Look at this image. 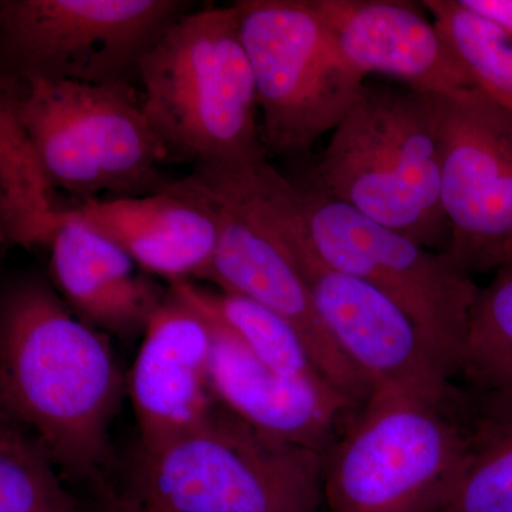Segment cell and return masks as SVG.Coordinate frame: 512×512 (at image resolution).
<instances>
[{"label": "cell", "instance_id": "7402d4cb", "mask_svg": "<svg viewBox=\"0 0 512 512\" xmlns=\"http://www.w3.org/2000/svg\"><path fill=\"white\" fill-rule=\"evenodd\" d=\"M0 512H93L63 485L45 448L12 423L0 430Z\"/></svg>", "mask_w": 512, "mask_h": 512}, {"label": "cell", "instance_id": "2e32d148", "mask_svg": "<svg viewBox=\"0 0 512 512\" xmlns=\"http://www.w3.org/2000/svg\"><path fill=\"white\" fill-rule=\"evenodd\" d=\"M73 211L148 274L171 284L207 279L220 224L214 205L190 177L140 197L83 201Z\"/></svg>", "mask_w": 512, "mask_h": 512}, {"label": "cell", "instance_id": "d4e9b609", "mask_svg": "<svg viewBox=\"0 0 512 512\" xmlns=\"http://www.w3.org/2000/svg\"><path fill=\"white\" fill-rule=\"evenodd\" d=\"M97 511L93 512H153L144 510L138 505L130 503L126 498L121 497L114 485L104 488L96 493Z\"/></svg>", "mask_w": 512, "mask_h": 512}, {"label": "cell", "instance_id": "52a82bcc", "mask_svg": "<svg viewBox=\"0 0 512 512\" xmlns=\"http://www.w3.org/2000/svg\"><path fill=\"white\" fill-rule=\"evenodd\" d=\"M37 151L53 190L97 200L140 197L171 183L167 161L134 84L28 82L0 84Z\"/></svg>", "mask_w": 512, "mask_h": 512}, {"label": "cell", "instance_id": "5b68a950", "mask_svg": "<svg viewBox=\"0 0 512 512\" xmlns=\"http://www.w3.org/2000/svg\"><path fill=\"white\" fill-rule=\"evenodd\" d=\"M473 417L448 402L377 386L325 453L330 512H439L466 476Z\"/></svg>", "mask_w": 512, "mask_h": 512}, {"label": "cell", "instance_id": "30bf717a", "mask_svg": "<svg viewBox=\"0 0 512 512\" xmlns=\"http://www.w3.org/2000/svg\"><path fill=\"white\" fill-rule=\"evenodd\" d=\"M298 191L316 255L397 303L454 379L478 292L473 278L443 252L377 224L309 184Z\"/></svg>", "mask_w": 512, "mask_h": 512}, {"label": "cell", "instance_id": "277c9868", "mask_svg": "<svg viewBox=\"0 0 512 512\" xmlns=\"http://www.w3.org/2000/svg\"><path fill=\"white\" fill-rule=\"evenodd\" d=\"M188 177L212 202L220 224L208 281L291 323L326 379L357 406L366 403L372 384L330 336L288 244L302 214L298 187L266 157L194 165Z\"/></svg>", "mask_w": 512, "mask_h": 512}, {"label": "cell", "instance_id": "603a6c76", "mask_svg": "<svg viewBox=\"0 0 512 512\" xmlns=\"http://www.w3.org/2000/svg\"><path fill=\"white\" fill-rule=\"evenodd\" d=\"M471 416L466 476L439 512H512V407Z\"/></svg>", "mask_w": 512, "mask_h": 512}, {"label": "cell", "instance_id": "5bb4252c", "mask_svg": "<svg viewBox=\"0 0 512 512\" xmlns=\"http://www.w3.org/2000/svg\"><path fill=\"white\" fill-rule=\"evenodd\" d=\"M212 333L210 384L215 400L256 430L325 454L360 409L330 386L289 379L266 366L234 330L200 305Z\"/></svg>", "mask_w": 512, "mask_h": 512}, {"label": "cell", "instance_id": "ba28073f", "mask_svg": "<svg viewBox=\"0 0 512 512\" xmlns=\"http://www.w3.org/2000/svg\"><path fill=\"white\" fill-rule=\"evenodd\" d=\"M266 154H302L342 123L366 76L340 53L312 0H239Z\"/></svg>", "mask_w": 512, "mask_h": 512}, {"label": "cell", "instance_id": "6da1fadb", "mask_svg": "<svg viewBox=\"0 0 512 512\" xmlns=\"http://www.w3.org/2000/svg\"><path fill=\"white\" fill-rule=\"evenodd\" d=\"M123 382L107 335L77 318L33 275L5 282L0 298V404L26 427L64 480L111 484L110 426Z\"/></svg>", "mask_w": 512, "mask_h": 512}, {"label": "cell", "instance_id": "8992f818", "mask_svg": "<svg viewBox=\"0 0 512 512\" xmlns=\"http://www.w3.org/2000/svg\"><path fill=\"white\" fill-rule=\"evenodd\" d=\"M325 454L285 443L217 403L140 460L119 490L153 512H319Z\"/></svg>", "mask_w": 512, "mask_h": 512}, {"label": "cell", "instance_id": "8fae6325", "mask_svg": "<svg viewBox=\"0 0 512 512\" xmlns=\"http://www.w3.org/2000/svg\"><path fill=\"white\" fill-rule=\"evenodd\" d=\"M444 255L466 275L512 262V116L483 90L439 96Z\"/></svg>", "mask_w": 512, "mask_h": 512}, {"label": "cell", "instance_id": "9a60e30c", "mask_svg": "<svg viewBox=\"0 0 512 512\" xmlns=\"http://www.w3.org/2000/svg\"><path fill=\"white\" fill-rule=\"evenodd\" d=\"M340 53L357 72L386 74L437 96L477 87L447 40L416 3L312 0Z\"/></svg>", "mask_w": 512, "mask_h": 512}, {"label": "cell", "instance_id": "7a4b0ae2", "mask_svg": "<svg viewBox=\"0 0 512 512\" xmlns=\"http://www.w3.org/2000/svg\"><path fill=\"white\" fill-rule=\"evenodd\" d=\"M437 94L365 84L308 178L316 190L431 251H446Z\"/></svg>", "mask_w": 512, "mask_h": 512}, {"label": "cell", "instance_id": "44dd1931", "mask_svg": "<svg viewBox=\"0 0 512 512\" xmlns=\"http://www.w3.org/2000/svg\"><path fill=\"white\" fill-rule=\"evenodd\" d=\"M478 89L512 116V37L478 18L458 0L421 3Z\"/></svg>", "mask_w": 512, "mask_h": 512}, {"label": "cell", "instance_id": "3957f363", "mask_svg": "<svg viewBox=\"0 0 512 512\" xmlns=\"http://www.w3.org/2000/svg\"><path fill=\"white\" fill-rule=\"evenodd\" d=\"M144 116L173 163L266 157L258 97L239 10H190L148 50L138 69Z\"/></svg>", "mask_w": 512, "mask_h": 512}, {"label": "cell", "instance_id": "9c48e42d", "mask_svg": "<svg viewBox=\"0 0 512 512\" xmlns=\"http://www.w3.org/2000/svg\"><path fill=\"white\" fill-rule=\"evenodd\" d=\"M191 6L181 0H2L0 84L138 83V69Z\"/></svg>", "mask_w": 512, "mask_h": 512}, {"label": "cell", "instance_id": "7c38bea8", "mask_svg": "<svg viewBox=\"0 0 512 512\" xmlns=\"http://www.w3.org/2000/svg\"><path fill=\"white\" fill-rule=\"evenodd\" d=\"M288 242L320 319L373 389L390 384L439 402L457 399L451 373L397 303L362 279L326 265L313 251L305 220Z\"/></svg>", "mask_w": 512, "mask_h": 512}, {"label": "cell", "instance_id": "d6986e66", "mask_svg": "<svg viewBox=\"0 0 512 512\" xmlns=\"http://www.w3.org/2000/svg\"><path fill=\"white\" fill-rule=\"evenodd\" d=\"M25 128L0 101V242L5 248L50 245L66 220Z\"/></svg>", "mask_w": 512, "mask_h": 512}, {"label": "cell", "instance_id": "ffe728a7", "mask_svg": "<svg viewBox=\"0 0 512 512\" xmlns=\"http://www.w3.org/2000/svg\"><path fill=\"white\" fill-rule=\"evenodd\" d=\"M192 298L222 320L259 360L279 375L293 380L333 386L291 323L261 303L231 292H212L184 281ZM336 389V387H335Z\"/></svg>", "mask_w": 512, "mask_h": 512}, {"label": "cell", "instance_id": "4fadbf2b", "mask_svg": "<svg viewBox=\"0 0 512 512\" xmlns=\"http://www.w3.org/2000/svg\"><path fill=\"white\" fill-rule=\"evenodd\" d=\"M143 336L127 386L140 451H151L197 426L218 402L210 384V323L180 285L171 284Z\"/></svg>", "mask_w": 512, "mask_h": 512}, {"label": "cell", "instance_id": "ac0fdd59", "mask_svg": "<svg viewBox=\"0 0 512 512\" xmlns=\"http://www.w3.org/2000/svg\"><path fill=\"white\" fill-rule=\"evenodd\" d=\"M453 383L471 413L512 407V262L478 288Z\"/></svg>", "mask_w": 512, "mask_h": 512}, {"label": "cell", "instance_id": "e0dca14e", "mask_svg": "<svg viewBox=\"0 0 512 512\" xmlns=\"http://www.w3.org/2000/svg\"><path fill=\"white\" fill-rule=\"evenodd\" d=\"M50 276L74 315L104 335H144L167 291L73 210L50 242Z\"/></svg>", "mask_w": 512, "mask_h": 512}, {"label": "cell", "instance_id": "cb8c5ba5", "mask_svg": "<svg viewBox=\"0 0 512 512\" xmlns=\"http://www.w3.org/2000/svg\"><path fill=\"white\" fill-rule=\"evenodd\" d=\"M458 2L468 12L512 37V0H458Z\"/></svg>", "mask_w": 512, "mask_h": 512}]
</instances>
